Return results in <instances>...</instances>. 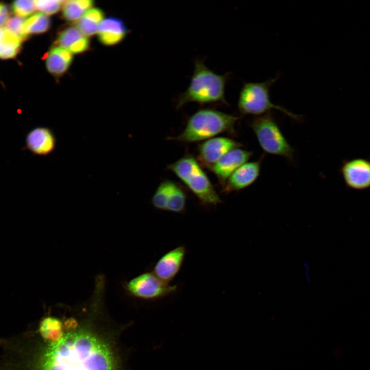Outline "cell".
Returning a JSON list of instances; mask_svg holds the SVG:
<instances>
[{
	"label": "cell",
	"mask_w": 370,
	"mask_h": 370,
	"mask_svg": "<svg viewBox=\"0 0 370 370\" xmlns=\"http://www.w3.org/2000/svg\"><path fill=\"white\" fill-rule=\"evenodd\" d=\"M168 169L196 196L204 205H217L221 200L211 181L194 156L187 154L169 164Z\"/></svg>",
	"instance_id": "obj_4"
},
{
	"label": "cell",
	"mask_w": 370,
	"mask_h": 370,
	"mask_svg": "<svg viewBox=\"0 0 370 370\" xmlns=\"http://www.w3.org/2000/svg\"><path fill=\"white\" fill-rule=\"evenodd\" d=\"M243 146V144L230 138L214 137L198 145V161L209 168L229 151Z\"/></svg>",
	"instance_id": "obj_8"
},
{
	"label": "cell",
	"mask_w": 370,
	"mask_h": 370,
	"mask_svg": "<svg viewBox=\"0 0 370 370\" xmlns=\"http://www.w3.org/2000/svg\"><path fill=\"white\" fill-rule=\"evenodd\" d=\"M24 22L23 18L16 16L9 18L6 23V28L15 34L22 42L28 38L24 32Z\"/></svg>",
	"instance_id": "obj_24"
},
{
	"label": "cell",
	"mask_w": 370,
	"mask_h": 370,
	"mask_svg": "<svg viewBox=\"0 0 370 370\" xmlns=\"http://www.w3.org/2000/svg\"><path fill=\"white\" fill-rule=\"evenodd\" d=\"M102 31L126 34L127 29L122 20L110 17L103 20L98 26V32Z\"/></svg>",
	"instance_id": "obj_20"
},
{
	"label": "cell",
	"mask_w": 370,
	"mask_h": 370,
	"mask_svg": "<svg viewBox=\"0 0 370 370\" xmlns=\"http://www.w3.org/2000/svg\"><path fill=\"white\" fill-rule=\"evenodd\" d=\"M83 37H84L83 35L77 27H68L62 30L59 34L53 47L68 48L76 41Z\"/></svg>",
	"instance_id": "obj_19"
},
{
	"label": "cell",
	"mask_w": 370,
	"mask_h": 370,
	"mask_svg": "<svg viewBox=\"0 0 370 370\" xmlns=\"http://www.w3.org/2000/svg\"><path fill=\"white\" fill-rule=\"evenodd\" d=\"M76 27L85 37L91 36L98 32V24L83 17L77 21Z\"/></svg>",
	"instance_id": "obj_25"
},
{
	"label": "cell",
	"mask_w": 370,
	"mask_h": 370,
	"mask_svg": "<svg viewBox=\"0 0 370 370\" xmlns=\"http://www.w3.org/2000/svg\"><path fill=\"white\" fill-rule=\"evenodd\" d=\"M83 17L98 24L103 21L104 14L100 9L92 8L84 13Z\"/></svg>",
	"instance_id": "obj_28"
},
{
	"label": "cell",
	"mask_w": 370,
	"mask_h": 370,
	"mask_svg": "<svg viewBox=\"0 0 370 370\" xmlns=\"http://www.w3.org/2000/svg\"><path fill=\"white\" fill-rule=\"evenodd\" d=\"M50 20L46 14L36 13L25 21L23 25L24 33L28 37L29 34H40L46 32L50 28Z\"/></svg>",
	"instance_id": "obj_15"
},
{
	"label": "cell",
	"mask_w": 370,
	"mask_h": 370,
	"mask_svg": "<svg viewBox=\"0 0 370 370\" xmlns=\"http://www.w3.org/2000/svg\"><path fill=\"white\" fill-rule=\"evenodd\" d=\"M9 10L7 5L0 3V27L6 24L9 19Z\"/></svg>",
	"instance_id": "obj_30"
},
{
	"label": "cell",
	"mask_w": 370,
	"mask_h": 370,
	"mask_svg": "<svg viewBox=\"0 0 370 370\" xmlns=\"http://www.w3.org/2000/svg\"><path fill=\"white\" fill-rule=\"evenodd\" d=\"M229 73L218 75L196 59L194 70L187 89L178 98L176 108L190 102L201 105L220 103L228 104L225 97V86Z\"/></svg>",
	"instance_id": "obj_2"
},
{
	"label": "cell",
	"mask_w": 370,
	"mask_h": 370,
	"mask_svg": "<svg viewBox=\"0 0 370 370\" xmlns=\"http://www.w3.org/2000/svg\"><path fill=\"white\" fill-rule=\"evenodd\" d=\"M46 66L53 76L59 77L64 75L69 68L68 65L60 55L52 48L46 57Z\"/></svg>",
	"instance_id": "obj_17"
},
{
	"label": "cell",
	"mask_w": 370,
	"mask_h": 370,
	"mask_svg": "<svg viewBox=\"0 0 370 370\" xmlns=\"http://www.w3.org/2000/svg\"><path fill=\"white\" fill-rule=\"evenodd\" d=\"M187 196L183 190L172 181L166 210L175 212H182L185 208Z\"/></svg>",
	"instance_id": "obj_16"
},
{
	"label": "cell",
	"mask_w": 370,
	"mask_h": 370,
	"mask_svg": "<svg viewBox=\"0 0 370 370\" xmlns=\"http://www.w3.org/2000/svg\"><path fill=\"white\" fill-rule=\"evenodd\" d=\"M250 126L265 152L282 156L289 161L293 160L294 149L285 137L271 112L255 117L251 121Z\"/></svg>",
	"instance_id": "obj_6"
},
{
	"label": "cell",
	"mask_w": 370,
	"mask_h": 370,
	"mask_svg": "<svg viewBox=\"0 0 370 370\" xmlns=\"http://www.w3.org/2000/svg\"><path fill=\"white\" fill-rule=\"evenodd\" d=\"M21 41L6 27H0V58H13L20 52Z\"/></svg>",
	"instance_id": "obj_14"
},
{
	"label": "cell",
	"mask_w": 370,
	"mask_h": 370,
	"mask_svg": "<svg viewBox=\"0 0 370 370\" xmlns=\"http://www.w3.org/2000/svg\"><path fill=\"white\" fill-rule=\"evenodd\" d=\"M185 254L183 246L176 247L168 252L157 262L153 273L162 281L169 283L180 270Z\"/></svg>",
	"instance_id": "obj_13"
},
{
	"label": "cell",
	"mask_w": 370,
	"mask_h": 370,
	"mask_svg": "<svg viewBox=\"0 0 370 370\" xmlns=\"http://www.w3.org/2000/svg\"><path fill=\"white\" fill-rule=\"evenodd\" d=\"M126 34L107 31L98 32L99 41L104 45H113L121 41Z\"/></svg>",
	"instance_id": "obj_26"
},
{
	"label": "cell",
	"mask_w": 370,
	"mask_h": 370,
	"mask_svg": "<svg viewBox=\"0 0 370 370\" xmlns=\"http://www.w3.org/2000/svg\"><path fill=\"white\" fill-rule=\"evenodd\" d=\"M172 181L165 180L160 183L152 198L153 206L157 209L166 210Z\"/></svg>",
	"instance_id": "obj_18"
},
{
	"label": "cell",
	"mask_w": 370,
	"mask_h": 370,
	"mask_svg": "<svg viewBox=\"0 0 370 370\" xmlns=\"http://www.w3.org/2000/svg\"><path fill=\"white\" fill-rule=\"evenodd\" d=\"M57 143V137L51 128L38 126L27 134L23 149L34 155L47 156L55 151Z\"/></svg>",
	"instance_id": "obj_9"
},
{
	"label": "cell",
	"mask_w": 370,
	"mask_h": 370,
	"mask_svg": "<svg viewBox=\"0 0 370 370\" xmlns=\"http://www.w3.org/2000/svg\"><path fill=\"white\" fill-rule=\"evenodd\" d=\"M76 3L84 11L89 9L94 5L92 0H78L75 1Z\"/></svg>",
	"instance_id": "obj_31"
},
{
	"label": "cell",
	"mask_w": 370,
	"mask_h": 370,
	"mask_svg": "<svg viewBox=\"0 0 370 370\" xmlns=\"http://www.w3.org/2000/svg\"><path fill=\"white\" fill-rule=\"evenodd\" d=\"M84 12L75 1H64L62 6V16L68 22L78 21L84 15Z\"/></svg>",
	"instance_id": "obj_21"
},
{
	"label": "cell",
	"mask_w": 370,
	"mask_h": 370,
	"mask_svg": "<svg viewBox=\"0 0 370 370\" xmlns=\"http://www.w3.org/2000/svg\"><path fill=\"white\" fill-rule=\"evenodd\" d=\"M341 172L345 184L355 190H364L370 187V161L356 158L345 161Z\"/></svg>",
	"instance_id": "obj_10"
},
{
	"label": "cell",
	"mask_w": 370,
	"mask_h": 370,
	"mask_svg": "<svg viewBox=\"0 0 370 370\" xmlns=\"http://www.w3.org/2000/svg\"><path fill=\"white\" fill-rule=\"evenodd\" d=\"M126 289L135 298L155 300L171 294L176 290V286L162 281L153 273L146 272L129 281Z\"/></svg>",
	"instance_id": "obj_7"
},
{
	"label": "cell",
	"mask_w": 370,
	"mask_h": 370,
	"mask_svg": "<svg viewBox=\"0 0 370 370\" xmlns=\"http://www.w3.org/2000/svg\"><path fill=\"white\" fill-rule=\"evenodd\" d=\"M98 305L85 318L63 320L55 341L34 330L0 338V370H129L115 332L98 320Z\"/></svg>",
	"instance_id": "obj_1"
},
{
	"label": "cell",
	"mask_w": 370,
	"mask_h": 370,
	"mask_svg": "<svg viewBox=\"0 0 370 370\" xmlns=\"http://www.w3.org/2000/svg\"><path fill=\"white\" fill-rule=\"evenodd\" d=\"M33 2L36 8L47 15L58 12L64 3L63 1L58 0H36Z\"/></svg>",
	"instance_id": "obj_23"
},
{
	"label": "cell",
	"mask_w": 370,
	"mask_h": 370,
	"mask_svg": "<svg viewBox=\"0 0 370 370\" xmlns=\"http://www.w3.org/2000/svg\"><path fill=\"white\" fill-rule=\"evenodd\" d=\"M261 159L246 162L237 168L223 186V192L229 193L243 190L253 184L260 175Z\"/></svg>",
	"instance_id": "obj_12"
},
{
	"label": "cell",
	"mask_w": 370,
	"mask_h": 370,
	"mask_svg": "<svg viewBox=\"0 0 370 370\" xmlns=\"http://www.w3.org/2000/svg\"><path fill=\"white\" fill-rule=\"evenodd\" d=\"M253 153L240 147L233 149L218 159L208 169L224 185L230 175L252 157Z\"/></svg>",
	"instance_id": "obj_11"
},
{
	"label": "cell",
	"mask_w": 370,
	"mask_h": 370,
	"mask_svg": "<svg viewBox=\"0 0 370 370\" xmlns=\"http://www.w3.org/2000/svg\"><path fill=\"white\" fill-rule=\"evenodd\" d=\"M32 1L18 0L13 2L11 9L14 14L18 17H26L31 15L36 9Z\"/></svg>",
	"instance_id": "obj_22"
},
{
	"label": "cell",
	"mask_w": 370,
	"mask_h": 370,
	"mask_svg": "<svg viewBox=\"0 0 370 370\" xmlns=\"http://www.w3.org/2000/svg\"><path fill=\"white\" fill-rule=\"evenodd\" d=\"M89 45V40L87 38L83 37L76 41L67 48L71 53H81L88 49Z\"/></svg>",
	"instance_id": "obj_27"
},
{
	"label": "cell",
	"mask_w": 370,
	"mask_h": 370,
	"mask_svg": "<svg viewBox=\"0 0 370 370\" xmlns=\"http://www.w3.org/2000/svg\"><path fill=\"white\" fill-rule=\"evenodd\" d=\"M278 76L259 83L244 84L238 100V108L242 115L259 116L277 109L297 121L303 120L302 116L290 112L284 107L274 104L270 100L269 90Z\"/></svg>",
	"instance_id": "obj_5"
},
{
	"label": "cell",
	"mask_w": 370,
	"mask_h": 370,
	"mask_svg": "<svg viewBox=\"0 0 370 370\" xmlns=\"http://www.w3.org/2000/svg\"><path fill=\"white\" fill-rule=\"evenodd\" d=\"M52 48L68 65H70L73 61V55L68 49L59 47H55Z\"/></svg>",
	"instance_id": "obj_29"
},
{
	"label": "cell",
	"mask_w": 370,
	"mask_h": 370,
	"mask_svg": "<svg viewBox=\"0 0 370 370\" xmlns=\"http://www.w3.org/2000/svg\"><path fill=\"white\" fill-rule=\"evenodd\" d=\"M239 117L212 108L198 110L188 120L182 133L171 140L183 143L198 142L223 133L236 135L235 126Z\"/></svg>",
	"instance_id": "obj_3"
}]
</instances>
